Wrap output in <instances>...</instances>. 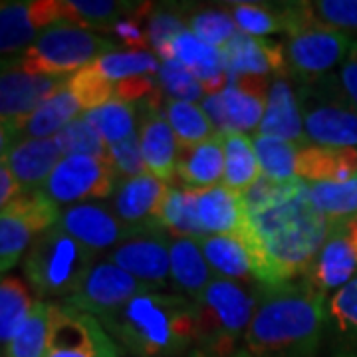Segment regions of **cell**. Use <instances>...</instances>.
Wrapping results in <instances>:
<instances>
[{"label":"cell","instance_id":"obj_1","mask_svg":"<svg viewBox=\"0 0 357 357\" xmlns=\"http://www.w3.org/2000/svg\"><path fill=\"white\" fill-rule=\"evenodd\" d=\"M337 227L314 206L306 183L292 199L246 215L238 238L252 260V278L262 286H280L298 274L306 276Z\"/></svg>","mask_w":357,"mask_h":357},{"label":"cell","instance_id":"obj_2","mask_svg":"<svg viewBox=\"0 0 357 357\" xmlns=\"http://www.w3.org/2000/svg\"><path fill=\"white\" fill-rule=\"evenodd\" d=\"M324 321V294L310 282L262 286L244 349L250 357H316Z\"/></svg>","mask_w":357,"mask_h":357},{"label":"cell","instance_id":"obj_3","mask_svg":"<svg viewBox=\"0 0 357 357\" xmlns=\"http://www.w3.org/2000/svg\"><path fill=\"white\" fill-rule=\"evenodd\" d=\"M100 324L133 357H183L197 344L195 302L177 294L135 296Z\"/></svg>","mask_w":357,"mask_h":357},{"label":"cell","instance_id":"obj_4","mask_svg":"<svg viewBox=\"0 0 357 357\" xmlns=\"http://www.w3.org/2000/svg\"><path fill=\"white\" fill-rule=\"evenodd\" d=\"M93 250L56 225L32 243L24 258V274L40 298L68 300L93 268Z\"/></svg>","mask_w":357,"mask_h":357},{"label":"cell","instance_id":"obj_5","mask_svg":"<svg viewBox=\"0 0 357 357\" xmlns=\"http://www.w3.org/2000/svg\"><path fill=\"white\" fill-rule=\"evenodd\" d=\"M260 292L246 290L229 278H215L197 300V347L232 351L246 337L258 307Z\"/></svg>","mask_w":357,"mask_h":357},{"label":"cell","instance_id":"obj_6","mask_svg":"<svg viewBox=\"0 0 357 357\" xmlns=\"http://www.w3.org/2000/svg\"><path fill=\"white\" fill-rule=\"evenodd\" d=\"M115 42L102 38L79 26L60 22L46 28L20 56V70L30 74L74 76L82 68L112 54Z\"/></svg>","mask_w":357,"mask_h":357},{"label":"cell","instance_id":"obj_7","mask_svg":"<svg viewBox=\"0 0 357 357\" xmlns=\"http://www.w3.org/2000/svg\"><path fill=\"white\" fill-rule=\"evenodd\" d=\"M300 109L307 139L324 147H356L357 109L337 76H324L300 88Z\"/></svg>","mask_w":357,"mask_h":357},{"label":"cell","instance_id":"obj_8","mask_svg":"<svg viewBox=\"0 0 357 357\" xmlns=\"http://www.w3.org/2000/svg\"><path fill=\"white\" fill-rule=\"evenodd\" d=\"M312 8V6H310ZM356 46L351 34L324 26L312 14V20L290 34L284 46L286 66L292 74L306 82L330 76L337 66L342 68Z\"/></svg>","mask_w":357,"mask_h":357},{"label":"cell","instance_id":"obj_9","mask_svg":"<svg viewBox=\"0 0 357 357\" xmlns=\"http://www.w3.org/2000/svg\"><path fill=\"white\" fill-rule=\"evenodd\" d=\"M60 206L50 201L42 191L22 192L0 213V268L2 272L22 258L30 250L32 238L60 222Z\"/></svg>","mask_w":357,"mask_h":357},{"label":"cell","instance_id":"obj_10","mask_svg":"<svg viewBox=\"0 0 357 357\" xmlns=\"http://www.w3.org/2000/svg\"><path fill=\"white\" fill-rule=\"evenodd\" d=\"M72 76L30 74L24 70L4 68L0 77V123H2V149L8 147L24 128L30 115L48 102L70 82Z\"/></svg>","mask_w":357,"mask_h":357},{"label":"cell","instance_id":"obj_11","mask_svg":"<svg viewBox=\"0 0 357 357\" xmlns=\"http://www.w3.org/2000/svg\"><path fill=\"white\" fill-rule=\"evenodd\" d=\"M44 357H119L100 319L68 304H50V340Z\"/></svg>","mask_w":357,"mask_h":357},{"label":"cell","instance_id":"obj_12","mask_svg":"<svg viewBox=\"0 0 357 357\" xmlns=\"http://www.w3.org/2000/svg\"><path fill=\"white\" fill-rule=\"evenodd\" d=\"M115 169L109 159L70 155L60 161L44 183L42 192L58 204H79L86 199L105 201L115 192Z\"/></svg>","mask_w":357,"mask_h":357},{"label":"cell","instance_id":"obj_13","mask_svg":"<svg viewBox=\"0 0 357 357\" xmlns=\"http://www.w3.org/2000/svg\"><path fill=\"white\" fill-rule=\"evenodd\" d=\"M147 292L155 290L112 262H100L93 264L77 292L64 300V304L102 319L131 298Z\"/></svg>","mask_w":357,"mask_h":357},{"label":"cell","instance_id":"obj_14","mask_svg":"<svg viewBox=\"0 0 357 357\" xmlns=\"http://www.w3.org/2000/svg\"><path fill=\"white\" fill-rule=\"evenodd\" d=\"M109 262L153 290L171 278V232L151 229L129 236L109 252Z\"/></svg>","mask_w":357,"mask_h":357},{"label":"cell","instance_id":"obj_15","mask_svg":"<svg viewBox=\"0 0 357 357\" xmlns=\"http://www.w3.org/2000/svg\"><path fill=\"white\" fill-rule=\"evenodd\" d=\"M167 192V183L151 173H145L141 177L119 183L109 204L117 218L133 234L151 229H165L161 222V211Z\"/></svg>","mask_w":357,"mask_h":357},{"label":"cell","instance_id":"obj_16","mask_svg":"<svg viewBox=\"0 0 357 357\" xmlns=\"http://www.w3.org/2000/svg\"><path fill=\"white\" fill-rule=\"evenodd\" d=\"M77 243L93 252L117 246L133 232L117 218L109 203H79L66 208L58 222Z\"/></svg>","mask_w":357,"mask_h":357},{"label":"cell","instance_id":"obj_17","mask_svg":"<svg viewBox=\"0 0 357 357\" xmlns=\"http://www.w3.org/2000/svg\"><path fill=\"white\" fill-rule=\"evenodd\" d=\"M357 270V220L344 222L333 230L318 258L306 272V282L326 294L354 280Z\"/></svg>","mask_w":357,"mask_h":357},{"label":"cell","instance_id":"obj_18","mask_svg":"<svg viewBox=\"0 0 357 357\" xmlns=\"http://www.w3.org/2000/svg\"><path fill=\"white\" fill-rule=\"evenodd\" d=\"M64 155L54 137L50 139H18L2 149V161L24 192L42 191L52 171Z\"/></svg>","mask_w":357,"mask_h":357},{"label":"cell","instance_id":"obj_19","mask_svg":"<svg viewBox=\"0 0 357 357\" xmlns=\"http://www.w3.org/2000/svg\"><path fill=\"white\" fill-rule=\"evenodd\" d=\"M139 141L141 153L147 171L171 185L175 178L178 143L173 129L169 126L161 107L139 105Z\"/></svg>","mask_w":357,"mask_h":357},{"label":"cell","instance_id":"obj_20","mask_svg":"<svg viewBox=\"0 0 357 357\" xmlns=\"http://www.w3.org/2000/svg\"><path fill=\"white\" fill-rule=\"evenodd\" d=\"M225 181V147L220 135L195 145H178L175 178L169 187L204 191Z\"/></svg>","mask_w":357,"mask_h":357},{"label":"cell","instance_id":"obj_21","mask_svg":"<svg viewBox=\"0 0 357 357\" xmlns=\"http://www.w3.org/2000/svg\"><path fill=\"white\" fill-rule=\"evenodd\" d=\"M220 52L230 76H268L272 72L282 74L288 70L284 46L276 40L255 38L238 32Z\"/></svg>","mask_w":357,"mask_h":357},{"label":"cell","instance_id":"obj_22","mask_svg":"<svg viewBox=\"0 0 357 357\" xmlns=\"http://www.w3.org/2000/svg\"><path fill=\"white\" fill-rule=\"evenodd\" d=\"M266 76H230L227 88L220 91L230 129L250 133L258 131L268 102Z\"/></svg>","mask_w":357,"mask_h":357},{"label":"cell","instance_id":"obj_23","mask_svg":"<svg viewBox=\"0 0 357 357\" xmlns=\"http://www.w3.org/2000/svg\"><path fill=\"white\" fill-rule=\"evenodd\" d=\"M256 135L292 141L302 147L307 145L300 100L284 77H276L270 86L266 112Z\"/></svg>","mask_w":357,"mask_h":357},{"label":"cell","instance_id":"obj_24","mask_svg":"<svg viewBox=\"0 0 357 357\" xmlns=\"http://www.w3.org/2000/svg\"><path fill=\"white\" fill-rule=\"evenodd\" d=\"M199 218L208 236H241L246 227L243 192L227 185L199 191Z\"/></svg>","mask_w":357,"mask_h":357},{"label":"cell","instance_id":"obj_25","mask_svg":"<svg viewBox=\"0 0 357 357\" xmlns=\"http://www.w3.org/2000/svg\"><path fill=\"white\" fill-rule=\"evenodd\" d=\"M296 175L306 183H345L357 177V149L306 145L298 153Z\"/></svg>","mask_w":357,"mask_h":357},{"label":"cell","instance_id":"obj_26","mask_svg":"<svg viewBox=\"0 0 357 357\" xmlns=\"http://www.w3.org/2000/svg\"><path fill=\"white\" fill-rule=\"evenodd\" d=\"M215 280L199 241L175 236L171 241V282L185 298L197 300Z\"/></svg>","mask_w":357,"mask_h":357},{"label":"cell","instance_id":"obj_27","mask_svg":"<svg viewBox=\"0 0 357 357\" xmlns=\"http://www.w3.org/2000/svg\"><path fill=\"white\" fill-rule=\"evenodd\" d=\"M79 112H84V109L74 98L72 89L68 88V84H66L58 93H54L48 102L42 103L38 109L30 115V119L26 121V126L20 129L18 137L14 141L50 139V135L56 137L70 121L79 117L77 115Z\"/></svg>","mask_w":357,"mask_h":357},{"label":"cell","instance_id":"obj_28","mask_svg":"<svg viewBox=\"0 0 357 357\" xmlns=\"http://www.w3.org/2000/svg\"><path fill=\"white\" fill-rule=\"evenodd\" d=\"M225 147V181L234 191H246L260 178V163L255 149V141L241 131H222L218 133Z\"/></svg>","mask_w":357,"mask_h":357},{"label":"cell","instance_id":"obj_29","mask_svg":"<svg viewBox=\"0 0 357 357\" xmlns=\"http://www.w3.org/2000/svg\"><path fill=\"white\" fill-rule=\"evenodd\" d=\"M139 10L131 2L117 0H72L60 2L62 22L79 26V28H107L114 30L115 24L123 18Z\"/></svg>","mask_w":357,"mask_h":357},{"label":"cell","instance_id":"obj_30","mask_svg":"<svg viewBox=\"0 0 357 357\" xmlns=\"http://www.w3.org/2000/svg\"><path fill=\"white\" fill-rule=\"evenodd\" d=\"M161 222L171 236L175 234L192 241H203L208 236L199 218V191L169 187L161 211Z\"/></svg>","mask_w":357,"mask_h":357},{"label":"cell","instance_id":"obj_31","mask_svg":"<svg viewBox=\"0 0 357 357\" xmlns=\"http://www.w3.org/2000/svg\"><path fill=\"white\" fill-rule=\"evenodd\" d=\"M201 250L218 278L244 280L252 276V260L246 244L236 236H206L199 241Z\"/></svg>","mask_w":357,"mask_h":357},{"label":"cell","instance_id":"obj_32","mask_svg":"<svg viewBox=\"0 0 357 357\" xmlns=\"http://www.w3.org/2000/svg\"><path fill=\"white\" fill-rule=\"evenodd\" d=\"M42 34L30 10V2H2L0 8V52L2 56L24 54Z\"/></svg>","mask_w":357,"mask_h":357},{"label":"cell","instance_id":"obj_33","mask_svg":"<svg viewBox=\"0 0 357 357\" xmlns=\"http://www.w3.org/2000/svg\"><path fill=\"white\" fill-rule=\"evenodd\" d=\"M314 206L332 222L357 220V177L345 183H307Z\"/></svg>","mask_w":357,"mask_h":357},{"label":"cell","instance_id":"obj_34","mask_svg":"<svg viewBox=\"0 0 357 357\" xmlns=\"http://www.w3.org/2000/svg\"><path fill=\"white\" fill-rule=\"evenodd\" d=\"M163 115L173 129L178 145H195L206 139H213L218 131L203 107L189 102H177L167 98Z\"/></svg>","mask_w":357,"mask_h":357},{"label":"cell","instance_id":"obj_35","mask_svg":"<svg viewBox=\"0 0 357 357\" xmlns=\"http://www.w3.org/2000/svg\"><path fill=\"white\" fill-rule=\"evenodd\" d=\"M82 117L100 133V137L107 145H114L128 139L131 133H135L137 105H131L121 100H112L96 109L84 112Z\"/></svg>","mask_w":357,"mask_h":357},{"label":"cell","instance_id":"obj_36","mask_svg":"<svg viewBox=\"0 0 357 357\" xmlns=\"http://www.w3.org/2000/svg\"><path fill=\"white\" fill-rule=\"evenodd\" d=\"M50 340V304L38 300L30 316L14 335V340L4 347V357H44Z\"/></svg>","mask_w":357,"mask_h":357},{"label":"cell","instance_id":"obj_37","mask_svg":"<svg viewBox=\"0 0 357 357\" xmlns=\"http://www.w3.org/2000/svg\"><path fill=\"white\" fill-rule=\"evenodd\" d=\"M32 300L26 286L14 276H4L0 284V342L10 344L32 312Z\"/></svg>","mask_w":357,"mask_h":357},{"label":"cell","instance_id":"obj_38","mask_svg":"<svg viewBox=\"0 0 357 357\" xmlns=\"http://www.w3.org/2000/svg\"><path fill=\"white\" fill-rule=\"evenodd\" d=\"M252 141H255L262 175L276 181H290L298 177L296 165L302 145L286 139H276V137H262V135H256Z\"/></svg>","mask_w":357,"mask_h":357},{"label":"cell","instance_id":"obj_39","mask_svg":"<svg viewBox=\"0 0 357 357\" xmlns=\"http://www.w3.org/2000/svg\"><path fill=\"white\" fill-rule=\"evenodd\" d=\"M91 68L109 82H121L133 76H155L159 74L161 64L157 62L155 54L145 50H117L96 60Z\"/></svg>","mask_w":357,"mask_h":357},{"label":"cell","instance_id":"obj_40","mask_svg":"<svg viewBox=\"0 0 357 357\" xmlns=\"http://www.w3.org/2000/svg\"><path fill=\"white\" fill-rule=\"evenodd\" d=\"M232 18L238 26V30L262 38L274 32H286V4L282 6H264V4H234Z\"/></svg>","mask_w":357,"mask_h":357},{"label":"cell","instance_id":"obj_41","mask_svg":"<svg viewBox=\"0 0 357 357\" xmlns=\"http://www.w3.org/2000/svg\"><path fill=\"white\" fill-rule=\"evenodd\" d=\"M304 187H306V181H302L300 177L290 178V181H276L266 175H260L255 185H250L246 191H243L246 215H255L274 204L284 203L296 197Z\"/></svg>","mask_w":357,"mask_h":357},{"label":"cell","instance_id":"obj_42","mask_svg":"<svg viewBox=\"0 0 357 357\" xmlns=\"http://www.w3.org/2000/svg\"><path fill=\"white\" fill-rule=\"evenodd\" d=\"M54 139L64 157L91 155V157H100V159H109V145L100 137V133L91 128L82 115L76 117L74 121H70Z\"/></svg>","mask_w":357,"mask_h":357},{"label":"cell","instance_id":"obj_43","mask_svg":"<svg viewBox=\"0 0 357 357\" xmlns=\"http://www.w3.org/2000/svg\"><path fill=\"white\" fill-rule=\"evenodd\" d=\"M157 79L161 84V89L167 93V98L177 102H203L206 98L201 82L192 74L189 68L181 64L178 60H167L161 62Z\"/></svg>","mask_w":357,"mask_h":357},{"label":"cell","instance_id":"obj_44","mask_svg":"<svg viewBox=\"0 0 357 357\" xmlns=\"http://www.w3.org/2000/svg\"><path fill=\"white\" fill-rule=\"evenodd\" d=\"M68 88L72 89L74 98L82 105L84 112L96 109L103 103L115 100V82H109L103 76H100L91 64L82 68L74 76L70 77Z\"/></svg>","mask_w":357,"mask_h":357},{"label":"cell","instance_id":"obj_45","mask_svg":"<svg viewBox=\"0 0 357 357\" xmlns=\"http://www.w3.org/2000/svg\"><path fill=\"white\" fill-rule=\"evenodd\" d=\"M183 30H187V26L183 22L181 14L171 8H151V13L147 16L149 46L153 48L155 56H159L163 62L173 60L171 44Z\"/></svg>","mask_w":357,"mask_h":357},{"label":"cell","instance_id":"obj_46","mask_svg":"<svg viewBox=\"0 0 357 357\" xmlns=\"http://www.w3.org/2000/svg\"><path fill=\"white\" fill-rule=\"evenodd\" d=\"M189 30L204 44L213 48H222L230 40L234 38L241 30L234 22L232 14L222 10H203V13L192 14L189 20Z\"/></svg>","mask_w":357,"mask_h":357},{"label":"cell","instance_id":"obj_47","mask_svg":"<svg viewBox=\"0 0 357 357\" xmlns=\"http://www.w3.org/2000/svg\"><path fill=\"white\" fill-rule=\"evenodd\" d=\"M109 159H112L117 178H121L119 183L149 173L145 167L143 153H141L139 131L131 133L128 139L109 145Z\"/></svg>","mask_w":357,"mask_h":357},{"label":"cell","instance_id":"obj_48","mask_svg":"<svg viewBox=\"0 0 357 357\" xmlns=\"http://www.w3.org/2000/svg\"><path fill=\"white\" fill-rule=\"evenodd\" d=\"M312 14L324 26L340 32H357V0H319L310 2Z\"/></svg>","mask_w":357,"mask_h":357},{"label":"cell","instance_id":"obj_49","mask_svg":"<svg viewBox=\"0 0 357 357\" xmlns=\"http://www.w3.org/2000/svg\"><path fill=\"white\" fill-rule=\"evenodd\" d=\"M330 314L342 332L357 335V278L347 282L333 294L330 300Z\"/></svg>","mask_w":357,"mask_h":357},{"label":"cell","instance_id":"obj_50","mask_svg":"<svg viewBox=\"0 0 357 357\" xmlns=\"http://www.w3.org/2000/svg\"><path fill=\"white\" fill-rule=\"evenodd\" d=\"M337 77H340V84L344 88L347 100L354 103V107L357 109V42L351 54L347 56V60L340 68Z\"/></svg>","mask_w":357,"mask_h":357},{"label":"cell","instance_id":"obj_51","mask_svg":"<svg viewBox=\"0 0 357 357\" xmlns=\"http://www.w3.org/2000/svg\"><path fill=\"white\" fill-rule=\"evenodd\" d=\"M203 109L204 114L211 117V121L215 123L218 133L222 131H230L229 117H227V109H225V102H222V96L215 93V96H206L203 100Z\"/></svg>","mask_w":357,"mask_h":357},{"label":"cell","instance_id":"obj_52","mask_svg":"<svg viewBox=\"0 0 357 357\" xmlns=\"http://www.w3.org/2000/svg\"><path fill=\"white\" fill-rule=\"evenodd\" d=\"M22 192H24L22 191V187H20L18 181L14 178L8 165L2 161V165H0V204L6 206L10 201L18 199Z\"/></svg>","mask_w":357,"mask_h":357},{"label":"cell","instance_id":"obj_53","mask_svg":"<svg viewBox=\"0 0 357 357\" xmlns=\"http://www.w3.org/2000/svg\"><path fill=\"white\" fill-rule=\"evenodd\" d=\"M185 357H250L244 347L232 349V351H218V349H206V347H195L189 356Z\"/></svg>","mask_w":357,"mask_h":357}]
</instances>
